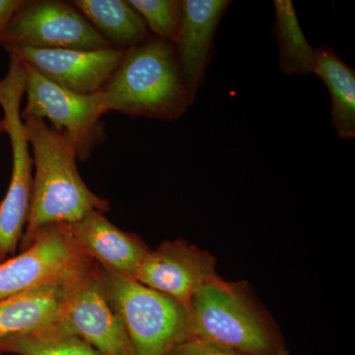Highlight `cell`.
I'll list each match as a JSON object with an SVG mask.
<instances>
[{"mask_svg": "<svg viewBox=\"0 0 355 355\" xmlns=\"http://www.w3.org/2000/svg\"><path fill=\"white\" fill-rule=\"evenodd\" d=\"M33 149L35 176L31 207L20 249L33 237L53 224H73L91 211L106 212L108 200L88 188L79 174L76 154L69 139L43 119L22 118Z\"/></svg>", "mask_w": 355, "mask_h": 355, "instance_id": "6da1fadb", "label": "cell"}, {"mask_svg": "<svg viewBox=\"0 0 355 355\" xmlns=\"http://www.w3.org/2000/svg\"><path fill=\"white\" fill-rule=\"evenodd\" d=\"M191 338L242 355H288L279 324L245 280L221 279L198 289L188 304Z\"/></svg>", "mask_w": 355, "mask_h": 355, "instance_id": "7a4b0ae2", "label": "cell"}, {"mask_svg": "<svg viewBox=\"0 0 355 355\" xmlns=\"http://www.w3.org/2000/svg\"><path fill=\"white\" fill-rule=\"evenodd\" d=\"M105 112L175 121L191 105L174 44L151 35L125 51L113 76L99 91Z\"/></svg>", "mask_w": 355, "mask_h": 355, "instance_id": "3957f363", "label": "cell"}, {"mask_svg": "<svg viewBox=\"0 0 355 355\" xmlns=\"http://www.w3.org/2000/svg\"><path fill=\"white\" fill-rule=\"evenodd\" d=\"M100 277L137 355H167L191 338L188 308L176 299L102 266Z\"/></svg>", "mask_w": 355, "mask_h": 355, "instance_id": "277c9868", "label": "cell"}, {"mask_svg": "<svg viewBox=\"0 0 355 355\" xmlns=\"http://www.w3.org/2000/svg\"><path fill=\"white\" fill-rule=\"evenodd\" d=\"M96 263L76 242L70 224L46 226L20 254L0 263V300L40 287L72 284Z\"/></svg>", "mask_w": 355, "mask_h": 355, "instance_id": "5b68a950", "label": "cell"}, {"mask_svg": "<svg viewBox=\"0 0 355 355\" xmlns=\"http://www.w3.org/2000/svg\"><path fill=\"white\" fill-rule=\"evenodd\" d=\"M23 64V62H22ZM25 95L27 102L21 116L50 121L51 127L64 135L79 160L85 161L106 139L101 116L106 114L100 93L78 94L51 83L29 65Z\"/></svg>", "mask_w": 355, "mask_h": 355, "instance_id": "8992f818", "label": "cell"}, {"mask_svg": "<svg viewBox=\"0 0 355 355\" xmlns=\"http://www.w3.org/2000/svg\"><path fill=\"white\" fill-rule=\"evenodd\" d=\"M2 46L41 50L111 49L71 2L60 0H24L7 28Z\"/></svg>", "mask_w": 355, "mask_h": 355, "instance_id": "52a82bcc", "label": "cell"}, {"mask_svg": "<svg viewBox=\"0 0 355 355\" xmlns=\"http://www.w3.org/2000/svg\"><path fill=\"white\" fill-rule=\"evenodd\" d=\"M58 322L101 355H137L125 326L105 295L98 263L67 287Z\"/></svg>", "mask_w": 355, "mask_h": 355, "instance_id": "ba28073f", "label": "cell"}, {"mask_svg": "<svg viewBox=\"0 0 355 355\" xmlns=\"http://www.w3.org/2000/svg\"><path fill=\"white\" fill-rule=\"evenodd\" d=\"M220 279L214 254L186 240L177 239L161 243L151 250L135 279L188 307L198 289Z\"/></svg>", "mask_w": 355, "mask_h": 355, "instance_id": "9c48e42d", "label": "cell"}, {"mask_svg": "<svg viewBox=\"0 0 355 355\" xmlns=\"http://www.w3.org/2000/svg\"><path fill=\"white\" fill-rule=\"evenodd\" d=\"M9 57L29 65L44 78L78 94L101 91L121 64L125 51H98L6 46Z\"/></svg>", "mask_w": 355, "mask_h": 355, "instance_id": "30bf717a", "label": "cell"}, {"mask_svg": "<svg viewBox=\"0 0 355 355\" xmlns=\"http://www.w3.org/2000/svg\"><path fill=\"white\" fill-rule=\"evenodd\" d=\"M229 0H183L182 19L174 46L184 83L195 99L211 58L217 27L230 6Z\"/></svg>", "mask_w": 355, "mask_h": 355, "instance_id": "8fae6325", "label": "cell"}, {"mask_svg": "<svg viewBox=\"0 0 355 355\" xmlns=\"http://www.w3.org/2000/svg\"><path fill=\"white\" fill-rule=\"evenodd\" d=\"M70 228L79 246L98 265L130 279H135L151 251L139 235L116 227L104 212H89L80 220L70 224Z\"/></svg>", "mask_w": 355, "mask_h": 355, "instance_id": "7c38bea8", "label": "cell"}, {"mask_svg": "<svg viewBox=\"0 0 355 355\" xmlns=\"http://www.w3.org/2000/svg\"><path fill=\"white\" fill-rule=\"evenodd\" d=\"M69 286L40 287L0 300V340L57 323Z\"/></svg>", "mask_w": 355, "mask_h": 355, "instance_id": "4fadbf2b", "label": "cell"}, {"mask_svg": "<svg viewBox=\"0 0 355 355\" xmlns=\"http://www.w3.org/2000/svg\"><path fill=\"white\" fill-rule=\"evenodd\" d=\"M72 6L108 42L111 48L128 50L151 36L146 21L128 0H74Z\"/></svg>", "mask_w": 355, "mask_h": 355, "instance_id": "5bb4252c", "label": "cell"}, {"mask_svg": "<svg viewBox=\"0 0 355 355\" xmlns=\"http://www.w3.org/2000/svg\"><path fill=\"white\" fill-rule=\"evenodd\" d=\"M314 74L330 90L331 118L338 137H355V72L328 44L315 49Z\"/></svg>", "mask_w": 355, "mask_h": 355, "instance_id": "9a60e30c", "label": "cell"}, {"mask_svg": "<svg viewBox=\"0 0 355 355\" xmlns=\"http://www.w3.org/2000/svg\"><path fill=\"white\" fill-rule=\"evenodd\" d=\"M275 21L272 33L279 46V69L287 76L314 74L315 49L305 38L293 2L275 0Z\"/></svg>", "mask_w": 355, "mask_h": 355, "instance_id": "2e32d148", "label": "cell"}, {"mask_svg": "<svg viewBox=\"0 0 355 355\" xmlns=\"http://www.w3.org/2000/svg\"><path fill=\"white\" fill-rule=\"evenodd\" d=\"M101 355L60 322L0 340V354Z\"/></svg>", "mask_w": 355, "mask_h": 355, "instance_id": "e0dca14e", "label": "cell"}, {"mask_svg": "<svg viewBox=\"0 0 355 355\" xmlns=\"http://www.w3.org/2000/svg\"><path fill=\"white\" fill-rule=\"evenodd\" d=\"M157 38L176 41L182 19L181 0H128Z\"/></svg>", "mask_w": 355, "mask_h": 355, "instance_id": "ac0fdd59", "label": "cell"}, {"mask_svg": "<svg viewBox=\"0 0 355 355\" xmlns=\"http://www.w3.org/2000/svg\"><path fill=\"white\" fill-rule=\"evenodd\" d=\"M167 355H242L218 345L191 338L180 343Z\"/></svg>", "mask_w": 355, "mask_h": 355, "instance_id": "d6986e66", "label": "cell"}, {"mask_svg": "<svg viewBox=\"0 0 355 355\" xmlns=\"http://www.w3.org/2000/svg\"><path fill=\"white\" fill-rule=\"evenodd\" d=\"M23 2L24 0H0V44H2L7 28Z\"/></svg>", "mask_w": 355, "mask_h": 355, "instance_id": "ffe728a7", "label": "cell"}, {"mask_svg": "<svg viewBox=\"0 0 355 355\" xmlns=\"http://www.w3.org/2000/svg\"><path fill=\"white\" fill-rule=\"evenodd\" d=\"M3 132H6V121H4V120H1L0 121V135Z\"/></svg>", "mask_w": 355, "mask_h": 355, "instance_id": "44dd1931", "label": "cell"}, {"mask_svg": "<svg viewBox=\"0 0 355 355\" xmlns=\"http://www.w3.org/2000/svg\"><path fill=\"white\" fill-rule=\"evenodd\" d=\"M0 355H2V354H0Z\"/></svg>", "mask_w": 355, "mask_h": 355, "instance_id": "7402d4cb", "label": "cell"}]
</instances>
